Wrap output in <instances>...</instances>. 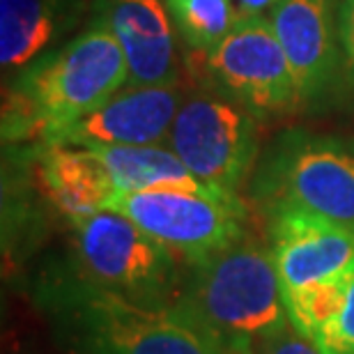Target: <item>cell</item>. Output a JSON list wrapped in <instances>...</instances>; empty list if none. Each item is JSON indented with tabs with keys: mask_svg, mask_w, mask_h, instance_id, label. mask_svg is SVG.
<instances>
[{
	"mask_svg": "<svg viewBox=\"0 0 354 354\" xmlns=\"http://www.w3.org/2000/svg\"><path fill=\"white\" fill-rule=\"evenodd\" d=\"M127 83L122 48L95 17L81 35L14 74L3 102V140L44 147Z\"/></svg>",
	"mask_w": 354,
	"mask_h": 354,
	"instance_id": "6da1fadb",
	"label": "cell"
},
{
	"mask_svg": "<svg viewBox=\"0 0 354 354\" xmlns=\"http://www.w3.org/2000/svg\"><path fill=\"white\" fill-rule=\"evenodd\" d=\"M37 301L72 354H230L177 304H140L81 276L46 283Z\"/></svg>",
	"mask_w": 354,
	"mask_h": 354,
	"instance_id": "7a4b0ae2",
	"label": "cell"
},
{
	"mask_svg": "<svg viewBox=\"0 0 354 354\" xmlns=\"http://www.w3.org/2000/svg\"><path fill=\"white\" fill-rule=\"evenodd\" d=\"M175 304L230 354H256L290 324L272 249L249 237L189 265Z\"/></svg>",
	"mask_w": 354,
	"mask_h": 354,
	"instance_id": "3957f363",
	"label": "cell"
},
{
	"mask_svg": "<svg viewBox=\"0 0 354 354\" xmlns=\"http://www.w3.org/2000/svg\"><path fill=\"white\" fill-rule=\"evenodd\" d=\"M251 187L269 216L297 209L354 228V147L336 138L283 133L258 164Z\"/></svg>",
	"mask_w": 354,
	"mask_h": 354,
	"instance_id": "277c9868",
	"label": "cell"
},
{
	"mask_svg": "<svg viewBox=\"0 0 354 354\" xmlns=\"http://www.w3.org/2000/svg\"><path fill=\"white\" fill-rule=\"evenodd\" d=\"M76 276L140 304H175L182 279L175 253L120 212L74 218Z\"/></svg>",
	"mask_w": 354,
	"mask_h": 354,
	"instance_id": "5b68a950",
	"label": "cell"
},
{
	"mask_svg": "<svg viewBox=\"0 0 354 354\" xmlns=\"http://www.w3.org/2000/svg\"><path fill=\"white\" fill-rule=\"evenodd\" d=\"M182 256L189 265L228 249L246 237V207L237 194L191 189H154L115 194L109 207Z\"/></svg>",
	"mask_w": 354,
	"mask_h": 354,
	"instance_id": "8992f818",
	"label": "cell"
},
{
	"mask_svg": "<svg viewBox=\"0 0 354 354\" xmlns=\"http://www.w3.org/2000/svg\"><path fill=\"white\" fill-rule=\"evenodd\" d=\"M168 147L205 187L237 194L258 159V118L223 95L194 92L177 111Z\"/></svg>",
	"mask_w": 354,
	"mask_h": 354,
	"instance_id": "52a82bcc",
	"label": "cell"
},
{
	"mask_svg": "<svg viewBox=\"0 0 354 354\" xmlns=\"http://www.w3.org/2000/svg\"><path fill=\"white\" fill-rule=\"evenodd\" d=\"M205 81L256 118L299 106L292 69L269 17L237 19L212 51L194 53Z\"/></svg>",
	"mask_w": 354,
	"mask_h": 354,
	"instance_id": "ba28073f",
	"label": "cell"
},
{
	"mask_svg": "<svg viewBox=\"0 0 354 354\" xmlns=\"http://www.w3.org/2000/svg\"><path fill=\"white\" fill-rule=\"evenodd\" d=\"M187 95L180 81L161 86H124L44 147L168 145L171 127Z\"/></svg>",
	"mask_w": 354,
	"mask_h": 354,
	"instance_id": "9c48e42d",
	"label": "cell"
},
{
	"mask_svg": "<svg viewBox=\"0 0 354 354\" xmlns=\"http://www.w3.org/2000/svg\"><path fill=\"white\" fill-rule=\"evenodd\" d=\"M267 17L292 69L299 106L320 102L345 62L336 0H281Z\"/></svg>",
	"mask_w": 354,
	"mask_h": 354,
	"instance_id": "30bf717a",
	"label": "cell"
},
{
	"mask_svg": "<svg viewBox=\"0 0 354 354\" xmlns=\"http://www.w3.org/2000/svg\"><path fill=\"white\" fill-rule=\"evenodd\" d=\"M272 258L283 295L343 276L354 265V228L308 212L272 214Z\"/></svg>",
	"mask_w": 354,
	"mask_h": 354,
	"instance_id": "8fae6325",
	"label": "cell"
},
{
	"mask_svg": "<svg viewBox=\"0 0 354 354\" xmlns=\"http://www.w3.org/2000/svg\"><path fill=\"white\" fill-rule=\"evenodd\" d=\"M95 17L109 26L122 48L129 67L127 86L180 81L175 26L166 0H97Z\"/></svg>",
	"mask_w": 354,
	"mask_h": 354,
	"instance_id": "7c38bea8",
	"label": "cell"
},
{
	"mask_svg": "<svg viewBox=\"0 0 354 354\" xmlns=\"http://www.w3.org/2000/svg\"><path fill=\"white\" fill-rule=\"evenodd\" d=\"M86 0H0V65L19 74L79 24Z\"/></svg>",
	"mask_w": 354,
	"mask_h": 354,
	"instance_id": "4fadbf2b",
	"label": "cell"
},
{
	"mask_svg": "<svg viewBox=\"0 0 354 354\" xmlns=\"http://www.w3.org/2000/svg\"><path fill=\"white\" fill-rule=\"evenodd\" d=\"M39 175L46 196L69 221L104 212L115 196L109 171L88 147H41Z\"/></svg>",
	"mask_w": 354,
	"mask_h": 354,
	"instance_id": "5bb4252c",
	"label": "cell"
},
{
	"mask_svg": "<svg viewBox=\"0 0 354 354\" xmlns=\"http://www.w3.org/2000/svg\"><path fill=\"white\" fill-rule=\"evenodd\" d=\"M88 150H95L97 157L102 159L104 168L111 175L113 187H115V194L154 189H209L198 177L191 175L189 168L168 145L88 147Z\"/></svg>",
	"mask_w": 354,
	"mask_h": 354,
	"instance_id": "9a60e30c",
	"label": "cell"
},
{
	"mask_svg": "<svg viewBox=\"0 0 354 354\" xmlns=\"http://www.w3.org/2000/svg\"><path fill=\"white\" fill-rule=\"evenodd\" d=\"M166 7L191 53L212 51L239 19L235 0H166Z\"/></svg>",
	"mask_w": 354,
	"mask_h": 354,
	"instance_id": "2e32d148",
	"label": "cell"
},
{
	"mask_svg": "<svg viewBox=\"0 0 354 354\" xmlns=\"http://www.w3.org/2000/svg\"><path fill=\"white\" fill-rule=\"evenodd\" d=\"M310 341L322 354H354V265L348 269V290L338 313Z\"/></svg>",
	"mask_w": 354,
	"mask_h": 354,
	"instance_id": "e0dca14e",
	"label": "cell"
},
{
	"mask_svg": "<svg viewBox=\"0 0 354 354\" xmlns=\"http://www.w3.org/2000/svg\"><path fill=\"white\" fill-rule=\"evenodd\" d=\"M256 354H322V352L317 350V345L310 338L299 334L292 324H288L286 329H281L279 334L260 345V350Z\"/></svg>",
	"mask_w": 354,
	"mask_h": 354,
	"instance_id": "ac0fdd59",
	"label": "cell"
},
{
	"mask_svg": "<svg viewBox=\"0 0 354 354\" xmlns=\"http://www.w3.org/2000/svg\"><path fill=\"white\" fill-rule=\"evenodd\" d=\"M338 28H341L345 67L354 79V0H343L338 5Z\"/></svg>",
	"mask_w": 354,
	"mask_h": 354,
	"instance_id": "d6986e66",
	"label": "cell"
},
{
	"mask_svg": "<svg viewBox=\"0 0 354 354\" xmlns=\"http://www.w3.org/2000/svg\"><path fill=\"white\" fill-rule=\"evenodd\" d=\"M281 0H235L237 17H265L267 12H272Z\"/></svg>",
	"mask_w": 354,
	"mask_h": 354,
	"instance_id": "ffe728a7",
	"label": "cell"
}]
</instances>
